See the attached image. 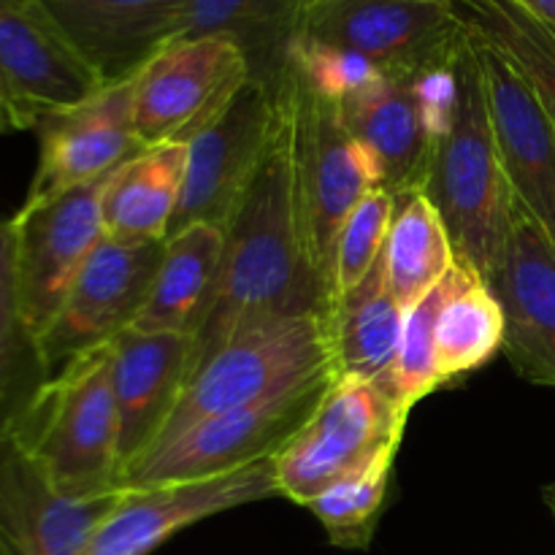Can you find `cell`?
Instances as JSON below:
<instances>
[{
  "label": "cell",
  "mask_w": 555,
  "mask_h": 555,
  "mask_svg": "<svg viewBox=\"0 0 555 555\" xmlns=\"http://www.w3.org/2000/svg\"><path fill=\"white\" fill-rule=\"evenodd\" d=\"M269 85L274 130L258 177L225 228L215 296L193 331V369L253 320L328 314V285L309 255L298 206L296 106L285 65Z\"/></svg>",
  "instance_id": "cell-1"
},
{
  "label": "cell",
  "mask_w": 555,
  "mask_h": 555,
  "mask_svg": "<svg viewBox=\"0 0 555 555\" xmlns=\"http://www.w3.org/2000/svg\"><path fill=\"white\" fill-rule=\"evenodd\" d=\"M112 341L70 358L0 423L65 499L119 491Z\"/></svg>",
  "instance_id": "cell-2"
},
{
  "label": "cell",
  "mask_w": 555,
  "mask_h": 555,
  "mask_svg": "<svg viewBox=\"0 0 555 555\" xmlns=\"http://www.w3.org/2000/svg\"><path fill=\"white\" fill-rule=\"evenodd\" d=\"M455 70L459 103L434 150L426 195L448 228L455 260L491 282L513 225L515 193L493 139L469 30Z\"/></svg>",
  "instance_id": "cell-3"
},
{
  "label": "cell",
  "mask_w": 555,
  "mask_h": 555,
  "mask_svg": "<svg viewBox=\"0 0 555 555\" xmlns=\"http://www.w3.org/2000/svg\"><path fill=\"white\" fill-rule=\"evenodd\" d=\"M325 377H339L325 318L253 320L193 369L155 448L182 437L206 417L260 404Z\"/></svg>",
  "instance_id": "cell-4"
},
{
  "label": "cell",
  "mask_w": 555,
  "mask_h": 555,
  "mask_svg": "<svg viewBox=\"0 0 555 555\" xmlns=\"http://www.w3.org/2000/svg\"><path fill=\"white\" fill-rule=\"evenodd\" d=\"M410 412L377 385L336 377L301 428L274 453L280 496L307 507L331 486L399 453Z\"/></svg>",
  "instance_id": "cell-5"
},
{
  "label": "cell",
  "mask_w": 555,
  "mask_h": 555,
  "mask_svg": "<svg viewBox=\"0 0 555 555\" xmlns=\"http://www.w3.org/2000/svg\"><path fill=\"white\" fill-rule=\"evenodd\" d=\"M296 106V193L314 269L328 285L334 280V249L341 225L358 201L379 188L374 157L347 130L341 106L318 95L293 60H285Z\"/></svg>",
  "instance_id": "cell-6"
},
{
  "label": "cell",
  "mask_w": 555,
  "mask_h": 555,
  "mask_svg": "<svg viewBox=\"0 0 555 555\" xmlns=\"http://www.w3.org/2000/svg\"><path fill=\"white\" fill-rule=\"evenodd\" d=\"M296 38L345 49L385 76L412 79L453 63L466 27L450 0H304Z\"/></svg>",
  "instance_id": "cell-7"
},
{
  "label": "cell",
  "mask_w": 555,
  "mask_h": 555,
  "mask_svg": "<svg viewBox=\"0 0 555 555\" xmlns=\"http://www.w3.org/2000/svg\"><path fill=\"white\" fill-rule=\"evenodd\" d=\"M253 79L247 57L220 36L177 38L135 76L133 122L141 144H188Z\"/></svg>",
  "instance_id": "cell-8"
},
{
  "label": "cell",
  "mask_w": 555,
  "mask_h": 555,
  "mask_svg": "<svg viewBox=\"0 0 555 555\" xmlns=\"http://www.w3.org/2000/svg\"><path fill=\"white\" fill-rule=\"evenodd\" d=\"M163 244L114 242L108 236L98 244L57 314L33 339V356L43 379L60 372L70 358L108 345L135 323L150 298Z\"/></svg>",
  "instance_id": "cell-9"
},
{
  "label": "cell",
  "mask_w": 555,
  "mask_h": 555,
  "mask_svg": "<svg viewBox=\"0 0 555 555\" xmlns=\"http://www.w3.org/2000/svg\"><path fill=\"white\" fill-rule=\"evenodd\" d=\"M334 379H314L260 404L206 417L182 437L150 450L125 475L122 488L198 480L269 459L307 423Z\"/></svg>",
  "instance_id": "cell-10"
},
{
  "label": "cell",
  "mask_w": 555,
  "mask_h": 555,
  "mask_svg": "<svg viewBox=\"0 0 555 555\" xmlns=\"http://www.w3.org/2000/svg\"><path fill=\"white\" fill-rule=\"evenodd\" d=\"M106 179L81 184L41 204H22L11 217L20 318L30 341L57 314L81 266L106 238L101 209Z\"/></svg>",
  "instance_id": "cell-11"
},
{
  "label": "cell",
  "mask_w": 555,
  "mask_h": 555,
  "mask_svg": "<svg viewBox=\"0 0 555 555\" xmlns=\"http://www.w3.org/2000/svg\"><path fill=\"white\" fill-rule=\"evenodd\" d=\"M274 496V455L198 480L122 488L81 555H150L188 526Z\"/></svg>",
  "instance_id": "cell-12"
},
{
  "label": "cell",
  "mask_w": 555,
  "mask_h": 555,
  "mask_svg": "<svg viewBox=\"0 0 555 555\" xmlns=\"http://www.w3.org/2000/svg\"><path fill=\"white\" fill-rule=\"evenodd\" d=\"M101 87L36 0H0V133L36 130Z\"/></svg>",
  "instance_id": "cell-13"
},
{
  "label": "cell",
  "mask_w": 555,
  "mask_h": 555,
  "mask_svg": "<svg viewBox=\"0 0 555 555\" xmlns=\"http://www.w3.org/2000/svg\"><path fill=\"white\" fill-rule=\"evenodd\" d=\"M271 130L274 90L269 81L249 79L231 106L188 141V168L171 233L195 222H209L225 231L258 177Z\"/></svg>",
  "instance_id": "cell-14"
},
{
  "label": "cell",
  "mask_w": 555,
  "mask_h": 555,
  "mask_svg": "<svg viewBox=\"0 0 555 555\" xmlns=\"http://www.w3.org/2000/svg\"><path fill=\"white\" fill-rule=\"evenodd\" d=\"M135 76L103 85L85 101L41 119L36 128L41 152L25 204L98 182L146 150L133 122Z\"/></svg>",
  "instance_id": "cell-15"
},
{
  "label": "cell",
  "mask_w": 555,
  "mask_h": 555,
  "mask_svg": "<svg viewBox=\"0 0 555 555\" xmlns=\"http://www.w3.org/2000/svg\"><path fill=\"white\" fill-rule=\"evenodd\" d=\"M488 285L504 309L507 361L529 383L555 388V238L518 198L502 263Z\"/></svg>",
  "instance_id": "cell-16"
},
{
  "label": "cell",
  "mask_w": 555,
  "mask_h": 555,
  "mask_svg": "<svg viewBox=\"0 0 555 555\" xmlns=\"http://www.w3.org/2000/svg\"><path fill=\"white\" fill-rule=\"evenodd\" d=\"M469 36L509 188L518 204L555 238V125L518 68L491 43L475 33Z\"/></svg>",
  "instance_id": "cell-17"
},
{
  "label": "cell",
  "mask_w": 555,
  "mask_h": 555,
  "mask_svg": "<svg viewBox=\"0 0 555 555\" xmlns=\"http://www.w3.org/2000/svg\"><path fill=\"white\" fill-rule=\"evenodd\" d=\"M114 401L119 421V488L155 448L193 372V336L125 328L114 336Z\"/></svg>",
  "instance_id": "cell-18"
},
{
  "label": "cell",
  "mask_w": 555,
  "mask_h": 555,
  "mask_svg": "<svg viewBox=\"0 0 555 555\" xmlns=\"http://www.w3.org/2000/svg\"><path fill=\"white\" fill-rule=\"evenodd\" d=\"M119 491L60 496L20 444L0 428V555H81Z\"/></svg>",
  "instance_id": "cell-19"
},
{
  "label": "cell",
  "mask_w": 555,
  "mask_h": 555,
  "mask_svg": "<svg viewBox=\"0 0 555 555\" xmlns=\"http://www.w3.org/2000/svg\"><path fill=\"white\" fill-rule=\"evenodd\" d=\"M103 85L139 74L173 41L184 0H36Z\"/></svg>",
  "instance_id": "cell-20"
},
{
  "label": "cell",
  "mask_w": 555,
  "mask_h": 555,
  "mask_svg": "<svg viewBox=\"0 0 555 555\" xmlns=\"http://www.w3.org/2000/svg\"><path fill=\"white\" fill-rule=\"evenodd\" d=\"M339 106L347 130L377 163L379 188L396 204L426 193L439 133L423 108L415 76H379Z\"/></svg>",
  "instance_id": "cell-21"
},
{
  "label": "cell",
  "mask_w": 555,
  "mask_h": 555,
  "mask_svg": "<svg viewBox=\"0 0 555 555\" xmlns=\"http://www.w3.org/2000/svg\"><path fill=\"white\" fill-rule=\"evenodd\" d=\"M404 318V307L396 301L388 285L383 253L358 285L336 298L325 318L336 374L366 379L393 399V374Z\"/></svg>",
  "instance_id": "cell-22"
},
{
  "label": "cell",
  "mask_w": 555,
  "mask_h": 555,
  "mask_svg": "<svg viewBox=\"0 0 555 555\" xmlns=\"http://www.w3.org/2000/svg\"><path fill=\"white\" fill-rule=\"evenodd\" d=\"M188 144L146 146L108 173L103 228L114 242H166L182 198Z\"/></svg>",
  "instance_id": "cell-23"
},
{
  "label": "cell",
  "mask_w": 555,
  "mask_h": 555,
  "mask_svg": "<svg viewBox=\"0 0 555 555\" xmlns=\"http://www.w3.org/2000/svg\"><path fill=\"white\" fill-rule=\"evenodd\" d=\"M222 253H225V231L209 222H195L171 233L163 244V258L150 298L135 318L133 328L193 336L215 296Z\"/></svg>",
  "instance_id": "cell-24"
},
{
  "label": "cell",
  "mask_w": 555,
  "mask_h": 555,
  "mask_svg": "<svg viewBox=\"0 0 555 555\" xmlns=\"http://www.w3.org/2000/svg\"><path fill=\"white\" fill-rule=\"evenodd\" d=\"M304 0H184L177 38L220 36L247 57L255 81H274L298 36Z\"/></svg>",
  "instance_id": "cell-25"
},
{
  "label": "cell",
  "mask_w": 555,
  "mask_h": 555,
  "mask_svg": "<svg viewBox=\"0 0 555 555\" xmlns=\"http://www.w3.org/2000/svg\"><path fill=\"white\" fill-rule=\"evenodd\" d=\"M437 383L439 388L486 366L504 345V309L486 280L455 266L453 287L437 318Z\"/></svg>",
  "instance_id": "cell-26"
},
{
  "label": "cell",
  "mask_w": 555,
  "mask_h": 555,
  "mask_svg": "<svg viewBox=\"0 0 555 555\" xmlns=\"http://www.w3.org/2000/svg\"><path fill=\"white\" fill-rule=\"evenodd\" d=\"M455 263L450 233L428 195L417 193L399 201L385 244V269L390 291L404 312L431 293Z\"/></svg>",
  "instance_id": "cell-27"
},
{
  "label": "cell",
  "mask_w": 555,
  "mask_h": 555,
  "mask_svg": "<svg viewBox=\"0 0 555 555\" xmlns=\"http://www.w3.org/2000/svg\"><path fill=\"white\" fill-rule=\"evenodd\" d=\"M466 30L502 52L529 81L555 125V27L513 0H450Z\"/></svg>",
  "instance_id": "cell-28"
},
{
  "label": "cell",
  "mask_w": 555,
  "mask_h": 555,
  "mask_svg": "<svg viewBox=\"0 0 555 555\" xmlns=\"http://www.w3.org/2000/svg\"><path fill=\"white\" fill-rule=\"evenodd\" d=\"M396 453H385L361 475L341 480L307 504L314 518L323 524L331 545L345 551H363L372 542L379 513L388 499L390 475Z\"/></svg>",
  "instance_id": "cell-29"
},
{
  "label": "cell",
  "mask_w": 555,
  "mask_h": 555,
  "mask_svg": "<svg viewBox=\"0 0 555 555\" xmlns=\"http://www.w3.org/2000/svg\"><path fill=\"white\" fill-rule=\"evenodd\" d=\"M453 271L431 293H426L415 307L406 309L404 334H401L399 361H396L393 374V399L406 412L415 410L417 401L426 399L428 393L439 390L434 336H437L439 309H442L444 298H448L450 287H453Z\"/></svg>",
  "instance_id": "cell-30"
},
{
  "label": "cell",
  "mask_w": 555,
  "mask_h": 555,
  "mask_svg": "<svg viewBox=\"0 0 555 555\" xmlns=\"http://www.w3.org/2000/svg\"><path fill=\"white\" fill-rule=\"evenodd\" d=\"M396 217V201L385 193L383 188L372 190L358 201L356 209L341 225L339 238H336L334 249V280H331V304L328 312L334 307L336 298L352 285L369 274L379 255L385 253L388 244L390 225ZM328 318V314H325Z\"/></svg>",
  "instance_id": "cell-31"
},
{
  "label": "cell",
  "mask_w": 555,
  "mask_h": 555,
  "mask_svg": "<svg viewBox=\"0 0 555 555\" xmlns=\"http://www.w3.org/2000/svg\"><path fill=\"white\" fill-rule=\"evenodd\" d=\"M287 57L293 60L298 74L304 76V81H307L318 95L331 98V101L336 103L356 95V92L366 90V87L374 85L379 76H385L377 65L358 57V54L345 52V49L323 47V43L301 41V38L293 41Z\"/></svg>",
  "instance_id": "cell-32"
},
{
  "label": "cell",
  "mask_w": 555,
  "mask_h": 555,
  "mask_svg": "<svg viewBox=\"0 0 555 555\" xmlns=\"http://www.w3.org/2000/svg\"><path fill=\"white\" fill-rule=\"evenodd\" d=\"M22 350L33 352L30 336L20 318V291H16V238L14 222L0 220V404L5 401Z\"/></svg>",
  "instance_id": "cell-33"
},
{
  "label": "cell",
  "mask_w": 555,
  "mask_h": 555,
  "mask_svg": "<svg viewBox=\"0 0 555 555\" xmlns=\"http://www.w3.org/2000/svg\"><path fill=\"white\" fill-rule=\"evenodd\" d=\"M515 5H520L524 11H529L531 16H537L545 25L555 27V0H513Z\"/></svg>",
  "instance_id": "cell-34"
},
{
  "label": "cell",
  "mask_w": 555,
  "mask_h": 555,
  "mask_svg": "<svg viewBox=\"0 0 555 555\" xmlns=\"http://www.w3.org/2000/svg\"><path fill=\"white\" fill-rule=\"evenodd\" d=\"M542 502L547 504V509H551V515L555 518V482H547V486L542 488Z\"/></svg>",
  "instance_id": "cell-35"
},
{
  "label": "cell",
  "mask_w": 555,
  "mask_h": 555,
  "mask_svg": "<svg viewBox=\"0 0 555 555\" xmlns=\"http://www.w3.org/2000/svg\"><path fill=\"white\" fill-rule=\"evenodd\" d=\"M0 406H3V404H0ZM0 421H3V415H0Z\"/></svg>",
  "instance_id": "cell-36"
}]
</instances>
